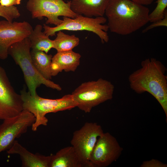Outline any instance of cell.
<instances>
[{
    "mask_svg": "<svg viewBox=\"0 0 167 167\" xmlns=\"http://www.w3.org/2000/svg\"><path fill=\"white\" fill-rule=\"evenodd\" d=\"M20 94L11 85L4 69L0 65V120L15 116L23 110Z\"/></svg>",
    "mask_w": 167,
    "mask_h": 167,
    "instance_id": "obj_11",
    "label": "cell"
},
{
    "mask_svg": "<svg viewBox=\"0 0 167 167\" xmlns=\"http://www.w3.org/2000/svg\"><path fill=\"white\" fill-rule=\"evenodd\" d=\"M149 10L131 0H110L105 11L110 32L126 35L149 22Z\"/></svg>",
    "mask_w": 167,
    "mask_h": 167,
    "instance_id": "obj_2",
    "label": "cell"
},
{
    "mask_svg": "<svg viewBox=\"0 0 167 167\" xmlns=\"http://www.w3.org/2000/svg\"><path fill=\"white\" fill-rule=\"evenodd\" d=\"M30 54L33 64L38 72L44 78L50 80L52 77L51 65L52 55L43 51L32 49Z\"/></svg>",
    "mask_w": 167,
    "mask_h": 167,
    "instance_id": "obj_18",
    "label": "cell"
},
{
    "mask_svg": "<svg viewBox=\"0 0 167 167\" xmlns=\"http://www.w3.org/2000/svg\"><path fill=\"white\" fill-rule=\"evenodd\" d=\"M42 29L41 25H36L28 37L32 49L43 51L47 54L53 48V41L42 31Z\"/></svg>",
    "mask_w": 167,
    "mask_h": 167,
    "instance_id": "obj_17",
    "label": "cell"
},
{
    "mask_svg": "<svg viewBox=\"0 0 167 167\" xmlns=\"http://www.w3.org/2000/svg\"><path fill=\"white\" fill-rule=\"evenodd\" d=\"M138 4L145 6L151 4L154 0H131Z\"/></svg>",
    "mask_w": 167,
    "mask_h": 167,
    "instance_id": "obj_25",
    "label": "cell"
},
{
    "mask_svg": "<svg viewBox=\"0 0 167 167\" xmlns=\"http://www.w3.org/2000/svg\"><path fill=\"white\" fill-rule=\"evenodd\" d=\"M140 167H167V164L157 159H152L150 160L143 161Z\"/></svg>",
    "mask_w": 167,
    "mask_h": 167,
    "instance_id": "obj_22",
    "label": "cell"
},
{
    "mask_svg": "<svg viewBox=\"0 0 167 167\" xmlns=\"http://www.w3.org/2000/svg\"><path fill=\"white\" fill-rule=\"evenodd\" d=\"M32 30V26L27 21H0V59H6L10 47L28 37Z\"/></svg>",
    "mask_w": 167,
    "mask_h": 167,
    "instance_id": "obj_12",
    "label": "cell"
},
{
    "mask_svg": "<svg viewBox=\"0 0 167 167\" xmlns=\"http://www.w3.org/2000/svg\"><path fill=\"white\" fill-rule=\"evenodd\" d=\"M3 120L0 125V153L10 149L16 139L26 133L35 118L32 113L23 109L18 115Z\"/></svg>",
    "mask_w": 167,
    "mask_h": 167,
    "instance_id": "obj_8",
    "label": "cell"
},
{
    "mask_svg": "<svg viewBox=\"0 0 167 167\" xmlns=\"http://www.w3.org/2000/svg\"><path fill=\"white\" fill-rule=\"evenodd\" d=\"M20 13L17 7L15 6L6 7L0 4V16L6 20L12 22L14 19L19 17Z\"/></svg>",
    "mask_w": 167,
    "mask_h": 167,
    "instance_id": "obj_21",
    "label": "cell"
},
{
    "mask_svg": "<svg viewBox=\"0 0 167 167\" xmlns=\"http://www.w3.org/2000/svg\"><path fill=\"white\" fill-rule=\"evenodd\" d=\"M22 0H0V4L2 6L8 7L19 5Z\"/></svg>",
    "mask_w": 167,
    "mask_h": 167,
    "instance_id": "obj_24",
    "label": "cell"
},
{
    "mask_svg": "<svg viewBox=\"0 0 167 167\" xmlns=\"http://www.w3.org/2000/svg\"><path fill=\"white\" fill-rule=\"evenodd\" d=\"M156 6L148 16L149 22L153 23L163 19L167 11V0H156Z\"/></svg>",
    "mask_w": 167,
    "mask_h": 167,
    "instance_id": "obj_20",
    "label": "cell"
},
{
    "mask_svg": "<svg viewBox=\"0 0 167 167\" xmlns=\"http://www.w3.org/2000/svg\"><path fill=\"white\" fill-rule=\"evenodd\" d=\"M159 26H167V11L166 12L164 18L160 20L153 22L142 31L143 33L146 32L149 30Z\"/></svg>",
    "mask_w": 167,
    "mask_h": 167,
    "instance_id": "obj_23",
    "label": "cell"
},
{
    "mask_svg": "<svg viewBox=\"0 0 167 167\" xmlns=\"http://www.w3.org/2000/svg\"><path fill=\"white\" fill-rule=\"evenodd\" d=\"M104 133L102 127L96 122H86L73 133L71 141L84 167H91L90 159L98 138Z\"/></svg>",
    "mask_w": 167,
    "mask_h": 167,
    "instance_id": "obj_9",
    "label": "cell"
},
{
    "mask_svg": "<svg viewBox=\"0 0 167 167\" xmlns=\"http://www.w3.org/2000/svg\"><path fill=\"white\" fill-rule=\"evenodd\" d=\"M110 0H71L72 11L89 17L103 16Z\"/></svg>",
    "mask_w": 167,
    "mask_h": 167,
    "instance_id": "obj_15",
    "label": "cell"
},
{
    "mask_svg": "<svg viewBox=\"0 0 167 167\" xmlns=\"http://www.w3.org/2000/svg\"><path fill=\"white\" fill-rule=\"evenodd\" d=\"M26 7L32 18L41 19L46 17V24L56 26L62 22L59 17L73 18L78 15L71 10L70 1L66 2L63 0H28Z\"/></svg>",
    "mask_w": 167,
    "mask_h": 167,
    "instance_id": "obj_7",
    "label": "cell"
},
{
    "mask_svg": "<svg viewBox=\"0 0 167 167\" xmlns=\"http://www.w3.org/2000/svg\"><path fill=\"white\" fill-rule=\"evenodd\" d=\"M81 56L72 50L57 52L53 56L51 65L52 76L64 70L74 72L79 65Z\"/></svg>",
    "mask_w": 167,
    "mask_h": 167,
    "instance_id": "obj_14",
    "label": "cell"
},
{
    "mask_svg": "<svg viewBox=\"0 0 167 167\" xmlns=\"http://www.w3.org/2000/svg\"><path fill=\"white\" fill-rule=\"evenodd\" d=\"M20 95L23 109L32 113L35 118V121L32 126L34 131H36L41 125H47L48 120L45 117L47 114L70 110L77 105L71 94L65 95L59 99H49L38 95L32 96L24 88L20 92Z\"/></svg>",
    "mask_w": 167,
    "mask_h": 167,
    "instance_id": "obj_4",
    "label": "cell"
},
{
    "mask_svg": "<svg viewBox=\"0 0 167 167\" xmlns=\"http://www.w3.org/2000/svg\"><path fill=\"white\" fill-rule=\"evenodd\" d=\"M114 86L111 82L102 78L82 83L71 95L77 107L85 113L93 108L112 99Z\"/></svg>",
    "mask_w": 167,
    "mask_h": 167,
    "instance_id": "obj_5",
    "label": "cell"
},
{
    "mask_svg": "<svg viewBox=\"0 0 167 167\" xmlns=\"http://www.w3.org/2000/svg\"><path fill=\"white\" fill-rule=\"evenodd\" d=\"M123 150L117 139L109 132L98 138L91 153V167H106L118 159Z\"/></svg>",
    "mask_w": 167,
    "mask_h": 167,
    "instance_id": "obj_10",
    "label": "cell"
},
{
    "mask_svg": "<svg viewBox=\"0 0 167 167\" xmlns=\"http://www.w3.org/2000/svg\"><path fill=\"white\" fill-rule=\"evenodd\" d=\"M128 77L131 88L138 94L147 92L160 103L167 117V77L165 66L156 58H147Z\"/></svg>",
    "mask_w": 167,
    "mask_h": 167,
    "instance_id": "obj_1",
    "label": "cell"
},
{
    "mask_svg": "<svg viewBox=\"0 0 167 167\" xmlns=\"http://www.w3.org/2000/svg\"><path fill=\"white\" fill-rule=\"evenodd\" d=\"M104 16L95 18L78 15L73 18L63 17L62 22L59 25L50 27L46 24H43L44 33L49 36L56 35L57 32L64 30L78 31H87L96 34L102 43L108 42L109 38L107 32L109 29L107 25H103L107 21Z\"/></svg>",
    "mask_w": 167,
    "mask_h": 167,
    "instance_id": "obj_6",
    "label": "cell"
},
{
    "mask_svg": "<svg viewBox=\"0 0 167 167\" xmlns=\"http://www.w3.org/2000/svg\"><path fill=\"white\" fill-rule=\"evenodd\" d=\"M57 36L53 41V48L57 52L71 50L79 44V39L75 35L66 34L62 31L57 32Z\"/></svg>",
    "mask_w": 167,
    "mask_h": 167,
    "instance_id": "obj_19",
    "label": "cell"
},
{
    "mask_svg": "<svg viewBox=\"0 0 167 167\" xmlns=\"http://www.w3.org/2000/svg\"><path fill=\"white\" fill-rule=\"evenodd\" d=\"M50 167H84L72 146L61 149L53 155Z\"/></svg>",
    "mask_w": 167,
    "mask_h": 167,
    "instance_id": "obj_16",
    "label": "cell"
},
{
    "mask_svg": "<svg viewBox=\"0 0 167 167\" xmlns=\"http://www.w3.org/2000/svg\"><path fill=\"white\" fill-rule=\"evenodd\" d=\"M31 49L30 42L28 37L14 43L8 50V55L21 69L31 95H37L36 89L41 84L58 91L61 90L62 88L59 85L45 79L37 71L32 60Z\"/></svg>",
    "mask_w": 167,
    "mask_h": 167,
    "instance_id": "obj_3",
    "label": "cell"
},
{
    "mask_svg": "<svg viewBox=\"0 0 167 167\" xmlns=\"http://www.w3.org/2000/svg\"><path fill=\"white\" fill-rule=\"evenodd\" d=\"M9 154H17L20 158L22 167H50L53 154L45 156L28 151L15 140L11 148L6 151Z\"/></svg>",
    "mask_w": 167,
    "mask_h": 167,
    "instance_id": "obj_13",
    "label": "cell"
}]
</instances>
